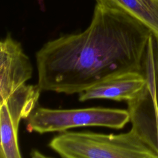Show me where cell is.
Instances as JSON below:
<instances>
[{
    "label": "cell",
    "mask_w": 158,
    "mask_h": 158,
    "mask_svg": "<svg viewBox=\"0 0 158 158\" xmlns=\"http://www.w3.org/2000/svg\"><path fill=\"white\" fill-rule=\"evenodd\" d=\"M151 35L128 14L96 4L84 30L49 40L36 52L37 85L73 94L122 73L142 72Z\"/></svg>",
    "instance_id": "6da1fadb"
},
{
    "label": "cell",
    "mask_w": 158,
    "mask_h": 158,
    "mask_svg": "<svg viewBox=\"0 0 158 158\" xmlns=\"http://www.w3.org/2000/svg\"><path fill=\"white\" fill-rule=\"evenodd\" d=\"M48 146L61 158H158L156 151L131 128L119 134L66 131Z\"/></svg>",
    "instance_id": "7a4b0ae2"
},
{
    "label": "cell",
    "mask_w": 158,
    "mask_h": 158,
    "mask_svg": "<svg viewBox=\"0 0 158 158\" xmlns=\"http://www.w3.org/2000/svg\"><path fill=\"white\" fill-rule=\"evenodd\" d=\"M27 130L40 134L64 132L77 127L122 129L130 121L128 110L92 107L56 109L37 106L26 119Z\"/></svg>",
    "instance_id": "3957f363"
},
{
    "label": "cell",
    "mask_w": 158,
    "mask_h": 158,
    "mask_svg": "<svg viewBox=\"0 0 158 158\" xmlns=\"http://www.w3.org/2000/svg\"><path fill=\"white\" fill-rule=\"evenodd\" d=\"M41 90L25 84L0 104V158H22L18 143L21 119H27L37 107Z\"/></svg>",
    "instance_id": "277c9868"
},
{
    "label": "cell",
    "mask_w": 158,
    "mask_h": 158,
    "mask_svg": "<svg viewBox=\"0 0 158 158\" xmlns=\"http://www.w3.org/2000/svg\"><path fill=\"white\" fill-rule=\"evenodd\" d=\"M32 74V64L22 44L7 33L0 42V104L25 85Z\"/></svg>",
    "instance_id": "5b68a950"
},
{
    "label": "cell",
    "mask_w": 158,
    "mask_h": 158,
    "mask_svg": "<svg viewBox=\"0 0 158 158\" xmlns=\"http://www.w3.org/2000/svg\"><path fill=\"white\" fill-rule=\"evenodd\" d=\"M146 80L142 72H127L108 78L79 93L78 100L85 102L107 99L127 102L135 98L144 89Z\"/></svg>",
    "instance_id": "8992f818"
},
{
    "label": "cell",
    "mask_w": 158,
    "mask_h": 158,
    "mask_svg": "<svg viewBox=\"0 0 158 158\" xmlns=\"http://www.w3.org/2000/svg\"><path fill=\"white\" fill-rule=\"evenodd\" d=\"M104 6L135 18L158 38V0H99Z\"/></svg>",
    "instance_id": "52a82bcc"
},
{
    "label": "cell",
    "mask_w": 158,
    "mask_h": 158,
    "mask_svg": "<svg viewBox=\"0 0 158 158\" xmlns=\"http://www.w3.org/2000/svg\"><path fill=\"white\" fill-rule=\"evenodd\" d=\"M152 69L157 104L158 106V38L153 36Z\"/></svg>",
    "instance_id": "ba28073f"
},
{
    "label": "cell",
    "mask_w": 158,
    "mask_h": 158,
    "mask_svg": "<svg viewBox=\"0 0 158 158\" xmlns=\"http://www.w3.org/2000/svg\"><path fill=\"white\" fill-rule=\"evenodd\" d=\"M146 85L149 88L152 100H153V103H154V109H155V114H156V124H157V140H156V148H157V155H158V106L157 104V100H156V93H155V89H154V81L152 80H149L147 81Z\"/></svg>",
    "instance_id": "9c48e42d"
},
{
    "label": "cell",
    "mask_w": 158,
    "mask_h": 158,
    "mask_svg": "<svg viewBox=\"0 0 158 158\" xmlns=\"http://www.w3.org/2000/svg\"><path fill=\"white\" fill-rule=\"evenodd\" d=\"M31 158H53L50 156H48L37 149H33L30 152Z\"/></svg>",
    "instance_id": "30bf717a"
}]
</instances>
